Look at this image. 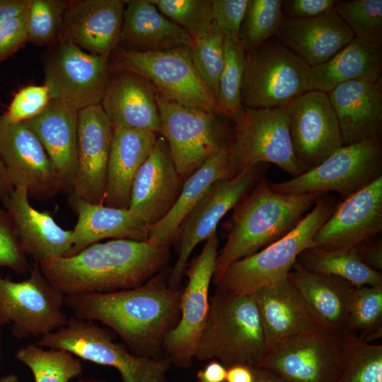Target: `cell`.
I'll return each instance as SVG.
<instances>
[{
  "label": "cell",
  "instance_id": "cell-42",
  "mask_svg": "<svg viewBox=\"0 0 382 382\" xmlns=\"http://www.w3.org/2000/svg\"><path fill=\"white\" fill-rule=\"evenodd\" d=\"M69 1L30 0L26 9L28 42L52 47L58 42Z\"/></svg>",
  "mask_w": 382,
  "mask_h": 382
},
{
  "label": "cell",
  "instance_id": "cell-51",
  "mask_svg": "<svg viewBox=\"0 0 382 382\" xmlns=\"http://www.w3.org/2000/svg\"><path fill=\"white\" fill-rule=\"evenodd\" d=\"M227 369L219 361L212 360L197 372L198 382H225Z\"/></svg>",
  "mask_w": 382,
  "mask_h": 382
},
{
  "label": "cell",
  "instance_id": "cell-7",
  "mask_svg": "<svg viewBox=\"0 0 382 382\" xmlns=\"http://www.w3.org/2000/svg\"><path fill=\"white\" fill-rule=\"evenodd\" d=\"M228 144L231 176L260 163H273L293 178L303 173L294 155L286 105L243 108Z\"/></svg>",
  "mask_w": 382,
  "mask_h": 382
},
{
  "label": "cell",
  "instance_id": "cell-12",
  "mask_svg": "<svg viewBox=\"0 0 382 382\" xmlns=\"http://www.w3.org/2000/svg\"><path fill=\"white\" fill-rule=\"evenodd\" d=\"M382 176L381 141L343 145L316 167L278 183L276 192L289 195L335 192L345 198Z\"/></svg>",
  "mask_w": 382,
  "mask_h": 382
},
{
  "label": "cell",
  "instance_id": "cell-33",
  "mask_svg": "<svg viewBox=\"0 0 382 382\" xmlns=\"http://www.w3.org/2000/svg\"><path fill=\"white\" fill-rule=\"evenodd\" d=\"M287 277L323 328L346 333L349 304L357 287L340 277L308 271L296 262Z\"/></svg>",
  "mask_w": 382,
  "mask_h": 382
},
{
  "label": "cell",
  "instance_id": "cell-57",
  "mask_svg": "<svg viewBox=\"0 0 382 382\" xmlns=\"http://www.w3.org/2000/svg\"><path fill=\"white\" fill-rule=\"evenodd\" d=\"M78 382H109L105 378H99L95 377H81L78 378Z\"/></svg>",
  "mask_w": 382,
  "mask_h": 382
},
{
  "label": "cell",
  "instance_id": "cell-22",
  "mask_svg": "<svg viewBox=\"0 0 382 382\" xmlns=\"http://www.w3.org/2000/svg\"><path fill=\"white\" fill-rule=\"evenodd\" d=\"M183 183L166 141L158 135L151 153L134 180L128 209L147 228L152 226L171 210Z\"/></svg>",
  "mask_w": 382,
  "mask_h": 382
},
{
  "label": "cell",
  "instance_id": "cell-25",
  "mask_svg": "<svg viewBox=\"0 0 382 382\" xmlns=\"http://www.w3.org/2000/svg\"><path fill=\"white\" fill-rule=\"evenodd\" d=\"M156 93L144 77L117 67L111 74L100 105L112 128L147 130L160 135Z\"/></svg>",
  "mask_w": 382,
  "mask_h": 382
},
{
  "label": "cell",
  "instance_id": "cell-50",
  "mask_svg": "<svg viewBox=\"0 0 382 382\" xmlns=\"http://www.w3.org/2000/svg\"><path fill=\"white\" fill-rule=\"evenodd\" d=\"M361 262L369 267L381 272L382 271V241L375 237L362 242L354 247Z\"/></svg>",
  "mask_w": 382,
  "mask_h": 382
},
{
  "label": "cell",
  "instance_id": "cell-36",
  "mask_svg": "<svg viewBox=\"0 0 382 382\" xmlns=\"http://www.w3.org/2000/svg\"><path fill=\"white\" fill-rule=\"evenodd\" d=\"M15 358L30 370L35 382H69L83 371L81 359L71 353L36 343L19 348Z\"/></svg>",
  "mask_w": 382,
  "mask_h": 382
},
{
  "label": "cell",
  "instance_id": "cell-20",
  "mask_svg": "<svg viewBox=\"0 0 382 382\" xmlns=\"http://www.w3.org/2000/svg\"><path fill=\"white\" fill-rule=\"evenodd\" d=\"M125 1H69L60 26L58 42L110 58L119 45Z\"/></svg>",
  "mask_w": 382,
  "mask_h": 382
},
{
  "label": "cell",
  "instance_id": "cell-30",
  "mask_svg": "<svg viewBox=\"0 0 382 382\" xmlns=\"http://www.w3.org/2000/svg\"><path fill=\"white\" fill-rule=\"evenodd\" d=\"M158 137L151 131L112 128L104 205L128 209L134 180L151 153Z\"/></svg>",
  "mask_w": 382,
  "mask_h": 382
},
{
  "label": "cell",
  "instance_id": "cell-49",
  "mask_svg": "<svg viewBox=\"0 0 382 382\" xmlns=\"http://www.w3.org/2000/svg\"><path fill=\"white\" fill-rule=\"evenodd\" d=\"M335 0H285L282 1L283 16L292 18H311L331 12Z\"/></svg>",
  "mask_w": 382,
  "mask_h": 382
},
{
  "label": "cell",
  "instance_id": "cell-56",
  "mask_svg": "<svg viewBox=\"0 0 382 382\" xmlns=\"http://www.w3.org/2000/svg\"><path fill=\"white\" fill-rule=\"evenodd\" d=\"M0 382H20L19 378L14 374H8L0 377Z\"/></svg>",
  "mask_w": 382,
  "mask_h": 382
},
{
  "label": "cell",
  "instance_id": "cell-39",
  "mask_svg": "<svg viewBox=\"0 0 382 382\" xmlns=\"http://www.w3.org/2000/svg\"><path fill=\"white\" fill-rule=\"evenodd\" d=\"M190 50L197 71L216 100L224 64V33L212 22L204 32L192 39Z\"/></svg>",
  "mask_w": 382,
  "mask_h": 382
},
{
  "label": "cell",
  "instance_id": "cell-2",
  "mask_svg": "<svg viewBox=\"0 0 382 382\" xmlns=\"http://www.w3.org/2000/svg\"><path fill=\"white\" fill-rule=\"evenodd\" d=\"M170 258L168 248L146 241L112 239L39 265L54 288L64 296H76L138 287L167 268Z\"/></svg>",
  "mask_w": 382,
  "mask_h": 382
},
{
  "label": "cell",
  "instance_id": "cell-58",
  "mask_svg": "<svg viewBox=\"0 0 382 382\" xmlns=\"http://www.w3.org/2000/svg\"><path fill=\"white\" fill-rule=\"evenodd\" d=\"M3 354H4L3 337H2V331H1V326H0V370H1L2 361H3Z\"/></svg>",
  "mask_w": 382,
  "mask_h": 382
},
{
  "label": "cell",
  "instance_id": "cell-54",
  "mask_svg": "<svg viewBox=\"0 0 382 382\" xmlns=\"http://www.w3.org/2000/svg\"><path fill=\"white\" fill-rule=\"evenodd\" d=\"M254 382H288L278 374L262 367L253 368Z\"/></svg>",
  "mask_w": 382,
  "mask_h": 382
},
{
  "label": "cell",
  "instance_id": "cell-3",
  "mask_svg": "<svg viewBox=\"0 0 382 382\" xmlns=\"http://www.w3.org/2000/svg\"><path fill=\"white\" fill-rule=\"evenodd\" d=\"M323 193L289 195L274 191L263 175L233 208L227 240L218 253L216 285L233 262L257 253L292 231Z\"/></svg>",
  "mask_w": 382,
  "mask_h": 382
},
{
  "label": "cell",
  "instance_id": "cell-9",
  "mask_svg": "<svg viewBox=\"0 0 382 382\" xmlns=\"http://www.w3.org/2000/svg\"><path fill=\"white\" fill-rule=\"evenodd\" d=\"M161 133L167 142L177 172L185 181L228 144L232 129L221 115L191 109L158 93Z\"/></svg>",
  "mask_w": 382,
  "mask_h": 382
},
{
  "label": "cell",
  "instance_id": "cell-29",
  "mask_svg": "<svg viewBox=\"0 0 382 382\" xmlns=\"http://www.w3.org/2000/svg\"><path fill=\"white\" fill-rule=\"evenodd\" d=\"M119 45L136 52H156L190 45L192 38L163 15L150 0L125 1Z\"/></svg>",
  "mask_w": 382,
  "mask_h": 382
},
{
  "label": "cell",
  "instance_id": "cell-18",
  "mask_svg": "<svg viewBox=\"0 0 382 382\" xmlns=\"http://www.w3.org/2000/svg\"><path fill=\"white\" fill-rule=\"evenodd\" d=\"M0 157L13 187L22 186L29 197L48 199L64 190L45 149L23 122L13 123L0 115Z\"/></svg>",
  "mask_w": 382,
  "mask_h": 382
},
{
  "label": "cell",
  "instance_id": "cell-35",
  "mask_svg": "<svg viewBox=\"0 0 382 382\" xmlns=\"http://www.w3.org/2000/svg\"><path fill=\"white\" fill-rule=\"evenodd\" d=\"M296 262L312 272L340 277L357 288L382 284V273L364 264L354 248L342 250L308 248L299 255Z\"/></svg>",
  "mask_w": 382,
  "mask_h": 382
},
{
  "label": "cell",
  "instance_id": "cell-11",
  "mask_svg": "<svg viewBox=\"0 0 382 382\" xmlns=\"http://www.w3.org/2000/svg\"><path fill=\"white\" fill-rule=\"evenodd\" d=\"M116 54L117 68L144 77L164 98L188 108L221 115L215 97L194 66L190 46L156 52L120 49Z\"/></svg>",
  "mask_w": 382,
  "mask_h": 382
},
{
  "label": "cell",
  "instance_id": "cell-23",
  "mask_svg": "<svg viewBox=\"0 0 382 382\" xmlns=\"http://www.w3.org/2000/svg\"><path fill=\"white\" fill-rule=\"evenodd\" d=\"M250 294L258 311L267 348L286 339L323 328L288 277Z\"/></svg>",
  "mask_w": 382,
  "mask_h": 382
},
{
  "label": "cell",
  "instance_id": "cell-45",
  "mask_svg": "<svg viewBox=\"0 0 382 382\" xmlns=\"http://www.w3.org/2000/svg\"><path fill=\"white\" fill-rule=\"evenodd\" d=\"M0 267L9 268L18 274L29 272L31 267L5 210H0Z\"/></svg>",
  "mask_w": 382,
  "mask_h": 382
},
{
  "label": "cell",
  "instance_id": "cell-52",
  "mask_svg": "<svg viewBox=\"0 0 382 382\" xmlns=\"http://www.w3.org/2000/svg\"><path fill=\"white\" fill-rule=\"evenodd\" d=\"M30 0H0V28L11 18L23 13Z\"/></svg>",
  "mask_w": 382,
  "mask_h": 382
},
{
  "label": "cell",
  "instance_id": "cell-37",
  "mask_svg": "<svg viewBox=\"0 0 382 382\" xmlns=\"http://www.w3.org/2000/svg\"><path fill=\"white\" fill-rule=\"evenodd\" d=\"M224 64L216 101L221 115L234 120L243 109L241 88L246 53L238 37L226 34H224Z\"/></svg>",
  "mask_w": 382,
  "mask_h": 382
},
{
  "label": "cell",
  "instance_id": "cell-21",
  "mask_svg": "<svg viewBox=\"0 0 382 382\" xmlns=\"http://www.w3.org/2000/svg\"><path fill=\"white\" fill-rule=\"evenodd\" d=\"M112 127L100 104L79 110L77 165L70 193L103 204Z\"/></svg>",
  "mask_w": 382,
  "mask_h": 382
},
{
  "label": "cell",
  "instance_id": "cell-10",
  "mask_svg": "<svg viewBox=\"0 0 382 382\" xmlns=\"http://www.w3.org/2000/svg\"><path fill=\"white\" fill-rule=\"evenodd\" d=\"M354 338L325 328L290 337L268 347L259 367L288 382H340Z\"/></svg>",
  "mask_w": 382,
  "mask_h": 382
},
{
  "label": "cell",
  "instance_id": "cell-41",
  "mask_svg": "<svg viewBox=\"0 0 382 382\" xmlns=\"http://www.w3.org/2000/svg\"><path fill=\"white\" fill-rule=\"evenodd\" d=\"M335 11L348 25L355 40L369 45H382V1H337Z\"/></svg>",
  "mask_w": 382,
  "mask_h": 382
},
{
  "label": "cell",
  "instance_id": "cell-44",
  "mask_svg": "<svg viewBox=\"0 0 382 382\" xmlns=\"http://www.w3.org/2000/svg\"><path fill=\"white\" fill-rule=\"evenodd\" d=\"M169 20L185 30L192 38L212 24V0H150Z\"/></svg>",
  "mask_w": 382,
  "mask_h": 382
},
{
  "label": "cell",
  "instance_id": "cell-5",
  "mask_svg": "<svg viewBox=\"0 0 382 382\" xmlns=\"http://www.w3.org/2000/svg\"><path fill=\"white\" fill-rule=\"evenodd\" d=\"M336 204L333 196L323 193L292 231L257 253L231 264L216 286L236 294H250L287 278L299 255L313 246L316 233Z\"/></svg>",
  "mask_w": 382,
  "mask_h": 382
},
{
  "label": "cell",
  "instance_id": "cell-19",
  "mask_svg": "<svg viewBox=\"0 0 382 382\" xmlns=\"http://www.w3.org/2000/svg\"><path fill=\"white\" fill-rule=\"evenodd\" d=\"M382 231V176L344 198L318 230L313 246L352 248Z\"/></svg>",
  "mask_w": 382,
  "mask_h": 382
},
{
  "label": "cell",
  "instance_id": "cell-15",
  "mask_svg": "<svg viewBox=\"0 0 382 382\" xmlns=\"http://www.w3.org/2000/svg\"><path fill=\"white\" fill-rule=\"evenodd\" d=\"M268 164L248 167L233 177L216 180L180 226L175 243L178 259L170 270L168 283L179 288L188 259L195 248L216 232L224 216L265 175Z\"/></svg>",
  "mask_w": 382,
  "mask_h": 382
},
{
  "label": "cell",
  "instance_id": "cell-53",
  "mask_svg": "<svg viewBox=\"0 0 382 382\" xmlns=\"http://www.w3.org/2000/svg\"><path fill=\"white\" fill-rule=\"evenodd\" d=\"M253 368L244 364H236L227 368L225 382H254Z\"/></svg>",
  "mask_w": 382,
  "mask_h": 382
},
{
  "label": "cell",
  "instance_id": "cell-38",
  "mask_svg": "<svg viewBox=\"0 0 382 382\" xmlns=\"http://www.w3.org/2000/svg\"><path fill=\"white\" fill-rule=\"evenodd\" d=\"M346 333L369 342L382 335V284L354 289L350 299Z\"/></svg>",
  "mask_w": 382,
  "mask_h": 382
},
{
  "label": "cell",
  "instance_id": "cell-8",
  "mask_svg": "<svg viewBox=\"0 0 382 382\" xmlns=\"http://www.w3.org/2000/svg\"><path fill=\"white\" fill-rule=\"evenodd\" d=\"M310 66L281 42L267 40L246 53L241 88L243 108L287 105L308 91Z\"/></svg>",
  "mask_w": 382,
  "mask_h": 382
},
{
  "label": "cell",
  "instance_id": "cell-16",
  "mask_svg": "<svg viewBox=\"0 0 382 382\" xmlns=\"http://www.w3.org/2000/svg\"><path fill=\"white\" fill-rule=\"evenodd\" d=\"M49 48L43 70L50 100L65 102L79 110L100 104L113 71L110 58L67 42Z\"/></svg>",
  "mask_w": 382,
  "mask_h": 382
},
{
  "label": "cell",
  "instance_id": "cell-46",
  "mask_svg": "<svg viewBox=\"0 0 382 382\" xmlns=\"http://www.w3.org/2000/svg\"><path fill=\"white\" fill-rule=\"evenodd\" d=\"M50 100L45 85L24 87L15 95L4 116L13 123L26 121L41 112Z\"/></svg>",
  "mask_w": 382,
  "mask_h": 382
},
{
  "label": "cell",
  "instance_id": "cell-13",
  "mask_svg": "<svg viewBox=\"0 0 382 382\" xmlns=\"http://www.w3.org/2000/svg\"><path fill=\"white\" fill-rule=\"evenodd\" d=\"M28 279L15 282L0 277V326L9 324L18 340L41 337L64 326L65 296L42 274L34 262Z\"/></svg>",
  "mask_w": 382,
  "mask_h": 382
},
{
  "label": "cell",
  "instance_id": "cell-55",
  "mask_svg": "<svg viewBox=\"0 0 382 382\" xmlns=\"http://www.w3.org/2000/svg\"><path fill=\"white\" fill-rule=\"evenodd\" d=\"M13 189L5 165L0 157V201L9 195Z\"/></svg>",
  "mask_w": 382,
  "mask_h": 382
},
{
  "label": "cell",
  "instance_id": "cell-31",
  "mask_svg": "<svg viewBox=\"0 0 382 382\" xmlns=\"http://www.w3.org/2000/svg\"><path fill=\"white\" fill-rule=\"evenodd\" d=\"M69 203L77 214L73 247L67 256L105 238L146 241L148 228L128 209L94 204L70 193Z\"/></svg>",
  "mask_w": 382,
  "mask_h": 382
},
{
  "label": "cell",
  "instance_id": "cell-32",
  "mask_svg": "<svg viewBox=\"0 0 382 382\" xmlns=\"http://www.w3.org/2000/svg\"><path fill=\"white\" fill-rule=\"evenodd\" d=\"M226 177H232L228 144L184 181L171 210L162 220L148 228L146 242L169 248L175 243L183 222L209 187L216 180Z\"/></svg>",
  "mask_w": 382,
  "mask_h": 382
},
{
  "label": "cell",
  "instance_id": "cell-40",
  "mask_svg": "<svg viewBox=\"0 0 382 382\" xmlns=\"http://www.w3.org/2000/svg\"><path fill=\"white\" fill-rule=\"evenodd\" d=\"M282 17L281 0H249L238 36L245 53L275 35Z\"/></svg>",
  "mask_w": 382,
  "mask_h": 382
},
{
  "label": "cell",
  "instance_id": "cell-26",
  "mask_svg": "<svg viewBox=\"0 0 382 382\" xmlns=\"http://www.w3.org/2000/svg\"><path fill=\"white\" fill-rule=\"evenodd\" d=\"M327 94L340 125L343 145L381 141V79L376 82L347 81Z\"/></svg>",
  "mask_w": 382,
  "mask_h": 382
},
{
  "label": "cell",
  "instance_id": "cell-47",
  "mask_svg": "<svg viewBox=\"0 0 382 382\" xmlns=\"http://www.w3.org/2000/svg\"><path fill=\"white\" fill-rule=\"evenodd\" d=\"M249 0H212V22L224 34L238 37Z\"/></svg>",
  "mask_w": 382,
  "mask_h": 382
},
{
  "label": "cell",
  "instance_id": "cell-27",
  "mask_svg": "<svg viewBox=\"0 0 382 382\" xmlns=\"http://www.w3.org/2000/svg\"><path fill=\"white\" fill-rule=\"evenodd\" d=\"M275 36L310 67L327 62L354 38L333 11L311 18L283 16Z\"/></svg>",
  "mask_w": 382,
  "mask_h": 382
},
{
  "label": "cell",
  "instance_id": "cell-4",
  "mask_svg": "<svg viewBox=\"0 0 382 382\" xmlns=\"http://www.w3.org/2000/svg\"><path fill=\"white\" fill-rule=\"evenodd\" d=\"M267 350L257 306L251 294L217 286L209 299L207 319L195 358L215 359L226 369L236 364L259 367Z\"/></svg>",
  "mask_w": 382,
  "mask_h": 382
},
{
  "label": "cell",
  "instance_id": "cell-28",
  "mask_svg": "<svg viewBox=\"0 0 382 382\" xmlns=\"http://www.w3.org/2000/svg\"><path fill=\"white\" fill-rule=\"evenodd\" d=\"M79 110L50 100L44 110L23 122L40 141L61 180L71 191L77 165Z\"/></svg>",
  "mask_w": 382,
  "mask_h": 382
},
{
  "label": "cell",
  "instance_id": "cell-17",
  "mask_svg": "<svg viewBox=\"0 0 382 382\" xmlns=\"http://www.w3.org/2000/svg\"><path fill=\"white\" fill-rule=\"evenodd\" d=\"M294 155L303 173L343 146L335 112L326 93L308 91L286 105Z\"/></svg>",
  "mask_w": 382,
  "mask_h": 382
},
{
  "label": "cell",
  "instance_id": "cell-34",
  "mask_svg": "<svg viewBox=\"0 0 382 382\" xmlns=\"http://www.w3.org/2000/svg\"><path fill=\"white\" fill-rule=\"evenodd\" d=\"M381 71V46L354 39L327 62L310 67L308 91L328 93L347 81L376 82Z\"/></svg>",
  "mask_w": 382,
  "mask_h": 382
},
{
  "label": "cell",
  "instance_id": "cell-14",
  "mask_svg": "<svg viewBox=\"0 0 382 382\" xmlns=\"http://www.w3.org/2000/svg\"><path fill=\"white\" fill-rule=\"evenodd\" d=\"M216 232L206 240L201 253L185 270L187 284L183 289L180 318L166 335L162 350L166 359L178 368H190L207 319L209 286L218 255Z\"/></svg>",
  "mask_w": 382,
  "mask_h": 382
},
{
  "label": "cell",
  "instance_id": "cell-43",
  "mask_svg": "<svg viewBox=\"0 0 382 382\" xmlns=\"http://www.w3.org/2000/svg\"><path fill=\"white\" fill-rule=\"evenodd\" d=\"M340 382H382V345L352 342Z\"/></svg>",
  "mask_w": 382,
  "mask_h": 382
},
{
  "label": "cell",
  "instance_id": "cell-6",
  "mask_svg": "<svg viewBox=\"0 0 382 382\" xmlns=\"http://www.w3.org/2000/svg\"><path fill=\"white\" fill-rule=\"evenodd\" d=\"M116 334L94 321L74 316L66 324L39 337L37 345L67 351L81 360L117 370L123 382H166L171 363L166 357L132 354L124 344L114 341Z\"/></svg>",
  "mask_w": 382,
  "mask_h": 382
},
{
  "label": "cell",
  "instance_id": "cell-1",
  "mask_svg": "<svg viewBox=\"0 0 382 382\" xmlns=\"http://www.w3.org/2000/svg\"><path fill=\"white\" fill-rule=\"evenodd\" d=\"M169 273L166 268L131 289L65 296L64 306L73 316L100 322L112 330L132 354L161 358L165 336L179 320L183 291L170 286Z\"/></svg>",
  "mask_w": 382,
  "mask_h": 382
},
{
  "label": "cell",
  "instance_id": "cell-24",
  "mask_svg": "<svg viewBox=\"0 0 382 382\" xmlns=\"http://www.w3.org/2000/svg\"><path fill=\"white\" fill-rule=\"evenodd\" d=\"M1 202L25 254L35 262L68 255L73 247L72 231L60 227L49 213L33 208L25 187H13Z\"/></svg>",
  "mask_w": 382,
  "mask_h": 382
},
{
  "label": "cell",
  "instance_id": "cell-48",
  "mask_svg": "<svg viewBox=\"0 0 382 382\" xmlns=\"http://www.w3.org/2000/svg\"><path fill=\"white\" fill-rule=\"evenodd\" d=\"M28 42L26 10L0 28V62L11 56Z\"/></svg>",
  "mask_w": 382,
  "mask_h": 382
}]
</instances>
